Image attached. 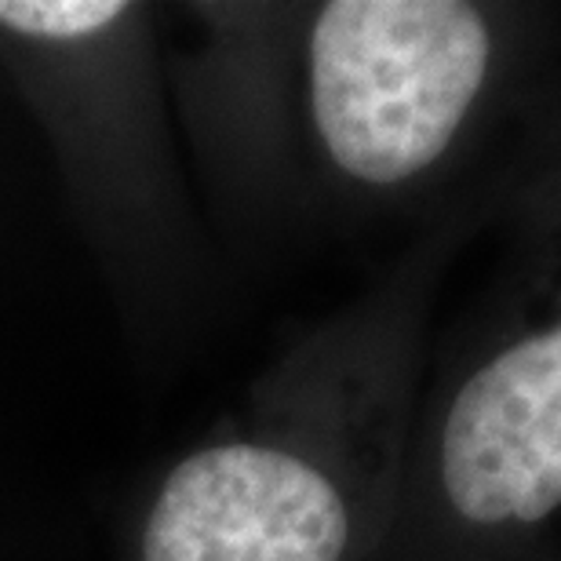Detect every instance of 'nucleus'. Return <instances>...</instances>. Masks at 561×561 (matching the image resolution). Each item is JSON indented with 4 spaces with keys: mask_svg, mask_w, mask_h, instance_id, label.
I'll list each match as a JSON object with an SVG mask.
<instances>
[{
    "mask_svg": "<svg viewBox=\"0 0 561 561\" xmlns=\"http://www.w3.org/2000/svg\"><path fill=\"white\" fill-rule=\"evenodd\" d=\"M540 11L478 0H332L310 22V121L335 172L398 190L518 103Z\"/></svg>",
    "mask_w": 561,
    "mask_h": 561,
    "instance_id": "f257e3e1",
    "label": "nucleus"
},
{
    "mask_svg": "<svg viewBox=\"0 0 561 561\" xmlns=\"http://www.w3.org/2000/svg\"><path fill=\"white\" fill-rule=\"evenodd\" d=\"M518 222L426 453L431 514L456 561H525L561 514V205Z\"/></svg>",
    "mask_w": 561,
    "mask_h": 561,
    "instance_id": "f03ea898",
    "label": "nucleus"
},
{
    "mask_svg": "<svg viewBox=\"0 0 561 561\" xmlns=\"http://www.w3.org/2000/svg\"><path fill=\"white\" fill-rule=\"evenodd\" d=\"M351 481L291 442H233L183 459L157 496L142 561H346Z\"/></svg>",
    "mask_w": 561,
    "mask_h": 561,
    "instance_id": "7ed1b4c3",
    "label": "nucleus"
},
{
    "mask_svg": "<svg viewBox=\"0 0 561 561\" xmlns=\"http://www.w3.org/2000/svg\"><path fill=\"white\" fill-rule=\"evenodd\" d=\"M125 15L117 0H0V26L44 41H77Z\"/></svg>",
    "mask_w": 561,
    "mask_h": 561,
    "instance_id": "20e7f679",
    "label": "nucleus"
},
{
    "mask_svg": "<svg viewBox=\"0 0 561 561\" xmlns=\"http://www.w3.org/2000/svg\"><path fill=\"white\" fill-rule=\"evenodd\" d=\"M507 190H511V208L518 216L533 208L561 205V110L547 121L540 136H536L529 157L514 168Z\"/></svg>",
    "mask_w": 561,
    "mask_h": 561,
    "instance_id": "39448f33",
    "label": "nucleus"
}]
</instances>
